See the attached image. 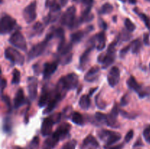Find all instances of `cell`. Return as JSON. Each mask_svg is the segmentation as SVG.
Here are the masks:
<instances>
[{
	"label": "cell",
	"instance_id": "6da1fadb",
	"mask_svg": "<svg viewBox=\"0 0 150 149\" xmlns=\"http://www.w3.org/2000/svg\"><path fill=\"white\" fill-rule=\"evenodd\" d=\"M120 39V36L118 35L115 40L111 42L108 47L106 53H102L100 54L98 57V63L102 64L103 69H107L108 67L111 65L115 61L116 58V46L117 42Z\"/></svg>",
	"mask_w": 150,
	"mask_h": 149
},
{
	"label": "cell",
	"instance_id": "7a4b0ae2",
	"mask_svg": "<svg viewBox=\"0 0 150 149\" xmlns=\"http://www.w3.org/2000/svg\"><path fill=\"white\" fill-rule=\"evenodd\" d=\"M54 37V33H53V31L51 30L49 33L47 34V35L45 36V38L44 39L43 41H42V42H40V43L37 44V45H34V46L31 48L30 51H29V53H28V61H32V59L40 56L41 54L43 53L45 48L48 46V42H49V41L51 40Z\"/></svg>",
	"mask_w": 150,
	"mask_h": 149
},
{
	"label": "cell",
	"instance_id": "3957f363",
	"mask_svg": "<svg viewBox=\"0 0 150 149\" xmlns=\"http://www.w3.org/2000/svg\"><path fill=\"white\" fill-rule=\"evenodd\" d=\"M76 9L74 6L68 7L61 17V22L63 26H67L68 29H73L80 25L79 19L76 18Z\"/></svg>",
	"mask_w": 150,
	"mask_h": 149
},
{
	"label": "cell",
	"instance_id": "277c9868",
	"mask_svg": "<svg viewBox=\"0 0 150 149\" xmlns=\"http://www.w3.org/2000/svg\"><path fill=\"white\" fill-rule=\"evenodd\" d=\"M4 57L13 64L22 66L24 63V56L15 48L8 47L4 51Z\"/></svg>",
	"mask_w": 150,
	"mask_h": 149
},
{
	"label": "cell",
	"instance_id": "5b68a950",
	"mask_svg": "<svg viewBox=\"0 0 150 149\" xmlns=\"http://www.w3.org/2000/svg\"><path fill=\"white\" fill-rule=\"evenodd\" d=\"M98 137L102 140H105L106 146H110L117 143L121 139L122 135L116 131L107 129H102L98 131Z\"/></svg>",
	"mask_w": 150,
	"mask_h": 149
},
{
	"label": "cell",
	"instance_id": "8992f818",
	"mask_svg": "<svg viewBox=\"0 0 150 149\" xmlns=\"http://www.w3.org/2000/svg\"><path fill=\"white\" fill-rule=\"evenodd\" d=\"M16 26V19L7 14H3L1 18L0 32L1 34H9L14 29Z\"/></svg>",
	"mask_w": 150,
	"mask_h": 149
},
{
	"label": "cell",
	"instance_id": "52a82bcc",
	"mask_svg": "<svg viewBox=\"0 0 150 149\" xmlns=\"http://www.w3.org/2000/svg\"><path fill=\"white\" fill-rule=\"evenodd\" d=\"M9 42L16 48L21 50L23 51H27L26 39L20 31L17 30L9 38Z\"/></svg>",
	"mask_w": 150,
	"mask_h": 149
},
{
	"label": "cell",
	"instance_id": "ba28073f",
	"mask_svg": "<svg viewBox=\"0 0 150 149\" xmlns=\"http://www.w3.org/2000/svg\"><path fill=\"white\" fill-rule=\"evenodd\" d=\"M23 16L27 23H31L35 20L37 18V1L35 0L25 7L23 11Z\"/></svg>",
	"mask_w": 150,
	"mask_h": 149
},
{
	"label": "cell",
	"instance_id": "9c48e42d",
	"mask_svg": "<svg viewBox=\"0 0 150 149\" xmlns=\"http://www.w3.org/2000/svg\"><path fill=\"white\" fill-rule=\"evenodd\" d=\"M89 46L96 47L98 51H101L105 48V44H106V40H105V34L104 32H99L95 36L92 37L89 39Z\"/></svg>",
	"mask_w": 150,
	"mask_h": 149
},
{
	"label": "cell",
	"instance_id": "30bf717a",
	"mask_svg": "<svg viewBox=\"0 0 150 149\" xmlns=\"http://www.w3.org/2000/svg\"><path fill=\"white\" fill-rule=\"evenodd\" d=\"M70 129H71V126H70V124L67 122H63L59 126L57 130L51 135L54 138L57 139L58 141H59V140H63V139L67 137V135L70 132Z\"/></svg>",
	"mask_w": 150,
	"mask_h": 149
},
{
	"label": "cell",
	"instance_id": "8fae6325",
	"mask_svg": "<svg viewBox=\"0 0 150 149\" xmlns=\"http://www.w3.org/2000/svg\"><path fill=\"white\" fill-rule=\"evenodd\" d=\"M120 80V70L117 67H113L110 70L107 76L108 83L111 87L114 88L119 83Z\"/></svg>",
	"mask_w": 150,
	"mask_h": 149
},
{
	"label": "cell",
	"instance_id": "7c38bea8",
	"mask_svg": "<svg viewBox=\"0 0 150 149\" xmlns=\"http://www.w3.org/2000/svg\"><path fill=\"white\" fill-rule=\"evenodd\" d=\"M38 81L35 77H29L28 78V92H29V99L35 100L38 96Z\"/></svg>",
	"mask_w": 150,
	"mask_h": 149
},
{
	"label": "cell",
	"instance_id": "4fadbf2b",
	"mask_svg": "<svg viewBox=\"0 0 150 149\" xmlns=\"http://www.w3.org/2000/svg\"><path fill=\"white\" fill-rule=\"evenodd\" d=\"M52 92L50 90L49 87L48 86H44L42 88V94H41L40 97L39 102H38V106L40 108H43L45 105H48L49 101L51 100V97H52Z\"/></svg>",
	"mask_w": 150,
	"mask_h": 149
},
{
	"label": "cell",
	"instance_id": "5bb4252c",
	"mask_svg": "<svg viewBox=\"0 0 150 149\" xmlns=\"http://www.w3.org/2000/svg\"><path fill=\"white\" fill-rule=\"evenodd\" d=\"M55 124L53 120L52 117L50 115L49 117L44 118L43 121L41 126V133L42 136H49L52 133L53 125Z\"/></svg>",
	"mask_w": 150,
	"mask_h": 149
},
{
	"label": "cell",
	"instance_id": "9a60e30c",
	"mask_svg": "<svg viewBox=\"0 0 150 149\" xmlns=\"http://www.w3.org/2000/svg\"><path fill=\"white\" fill-rule=\"evenodd\" d=\"M59 64L58 61H53V62H46L44 64L43 71H42V74L45 79L51 77L57 70L58 64Z\"/></svg>",
	"mask_w": 150,
	"mask_h": 149
},
{
	"label": "cell",
	"instance_id": "2e32d148",
	"mask_svg": "<svg viewBox=\"0 0 150 149\" xmlns=\"http://www.w3.org/2000/svg\"><path fill=\"white\" fill-rule=\"evenodd\" d=\"M64 82L68 87L69 90L70 89H75L78 87L79 85V77L75 73H70L65 76H63Z\"/></svg>",
	"mask_w": 150,
	"mask_h": 149
},
{
	"label": "cell",
	"instance_id": "e0dca14e",
	"mask_svg": "<svg viewBox=\"0 0 150 149\" xmlns=\"http://www.w3.org/2000/svg\"><path fill=\"white\" fill-rule=\"evenodd\" d=\"M100 67L98 66H95L92 67L89 70V71L86 73L84 75V80L85 81L89 82H95L98 80L100 77Z\"/></svg>",
	"mask_w": 150,
	"mask_h": 149
},
{
	"label": "cell",
	"instance_id": "ac0fdd59",
	"mask_svg": "<svg viewBox=\"0 0 150 149\" xmlns=\"http://www.w3.org/2000/svg\"><path fill=\"white\" fill-rule=\"evenodd\" d=\"M127 85L128 86L129 89H130L131 90L135 91L136 93L139 95L142 93V91H143V88L142 87L140 84L137 82L136 79L135 78V77H133V75H130V77L127 79Z\"/></svg>",
	"mask_w": 150,
	"mask_h": 149
},
{
	"label": "cell",
	"instance_id": "d6986e66",
	"mask_svg": "<svg viewBox=\"0 0 150 149\" xmlns=\"http://www.w3.org/2000/svg\"><path fill=\"white\" fill-rule=\"evenodd\" d=\"M25 103V96L23 93V91L22 89H19L16 92V94L13 99V105L14 108L18 109Z\"/></svg>",
	"mask_w": 150,
	"mask_h": 149
},
{
	"label": "cell",
	"instance_id": "ffe728a7",
	"mask_svg": "<svg viewBox=\"0 0 150 149\" xmlns=\"http://www.w3.org/2000/svg\"><path fill=\"white\" fill-rule=\"evenodd\" d=\"M95 48L93 46H89L87 48H86V51L81 54L80 57V59H79V66H80L81 69H83L86 66V63L88 62L89 59V56H90L91 52H92V49Z\"/></svg>",
	"mask_w": 150,
	"mask_h": 149
},
{
	"label": "cell",
	"instance_id": "44dd1931",
	"mask_svg": "<svg viewBox=\"0 0 150 149\" xmlns=\"http://www.w3.org/2000/svg\"><path fill=\"white\" fill-rule=\"evenodd\" d=\"M91 9L92 7H86L84 10L81 13V15L79 18V23H86V22H90L93 20L94 16L91 13Z\"/></svg>",
	"mask_w": 150,
	"mask_h": 149
},
{
	"label": "cell",
	"instance_id": "7402d4cb",
	"mask_svg": "<svg viewBox=\"0 0 150 149\" xmlns=\"http://www.w3.org/2000/svg\"><path fill=\"white\" fill-rule=\"evenodd\" d=\"M89 146H92L94 148H98L99 147V143H98V140L95 139V137L92 135V134H89L86 138L83 140V143L81 145V148H85Z\"/></svg>",
	"mask_w": 150,
	"mask_h": 149
},
{
	"label": "cell",
	"instance_id": "603a6c76",
	"mask_svg": "<svg viewBox=\"0 0 150 149\" xmlns=\"http://www.w3.org/2000/svg\"><path fill=\"white\" fill-rule=\"evenodd\" d=\"M86 34H88V32H86V29L85 30H79L74 32L70 36V42H72L73 44L79 43L84 37Z\"/></svg>",
	"mask_w": 150,
	"mask_h": 149
},
{
	"label": "cell",
	"instance_id": "cb8c5ba5",
	"mask_svg": "<svg viewBox=\"0 0 150 149\" xmlns=\"http://www.w3.org/2000/svg\"><path fill=\"white\" fill-rule=\"evenodd\" d=\"M69 118L71 120L72 122H73V124H76V125L78 126L84 125V120H83V115H82L80 112H76V111L73 112Z\"/></svg>",
	"mask_w": 150,
	"mask_h": 149
},
{
	"label": "cell",
	"instance_id": "d4e9b609",
	"mask_svg": "<svg viewBox=\"0 0 150 149\" xmlns=\"http://www.w3.org/2000/svg\"><path fill=\"white\" fill-rule=\"evenodd\" d=\"M79 105L81 109L86 110L89 109L91 106V100H90V96L87 94H83L81 96L80 99H79Z\"/></svg>",
	"mask_w": 150,
	"mask_h": 149
},
{
	"label": "cell",
	"instance_id": "484cf974",
	"mask_svg": "<svg viewBox=\"0 0 150 149\" xmlns=\"http://www.w3.org/2000/svg\"><path fill=\"white\" fill-rule=\"evenodd\" d=\"M59 99L55 96V95H53V96L51 97V100L49 101V102L48 103L47 105L46 108L45 109V110L43 111V114H47V113H49V112H52L53 110H54V108L57 107V103L59 102Z\"/></svg>",
	"mask_w": 150,
	"mask_h": 149
},
{
	"label": "cell",
	"instance_id": "4316f807",
	"mask_svg": "<svg viewBox=\"0 0 150 149\" xmlns=\"http://www.w3.org/2000/svg\"><path fill=\"white\" fill-rule=\"evenodd\" d=\"M45 25L42 24L40 22H37L32 28V32L30 34V37L35 36L37 34H41L44 30Z\"/></svg>",
	"mask_w": 150,
	"mask_h": 149
},
{
	"label": "cell",
	"instance_id": "83f0119b",
	"mask_svg": "<svg viewBox=\"0 0 150 149\" xmlns=\"http://www.w3.org/2000/svg\"><path fill=\"white\" fill-rule=\"evenodd\" d=\"M13 128V124H12L11 118L9 116H5L3 119L2 124V129L3 131L6 134H10L12 131Z\"/></svg>",
	"mask_w": 150,
	"mask_h": 149
},
{
	"label": "cell",
	"instance_id": "f1b7e54d",
	"mask_svg": "<svg viewBox=\"0 0 150 149\" xmlns=\"http://www.w3.org/2000/svg\"><path fill=\"white\" fill-rule=\"evenodd\" d=\"M58 140L54 138L52 135L48 137L47 140H45L42 146V149H52L56 146V145L58 143Z\"/></svg>",
	"mask_w": 150,
	"mask_h": 149
},
{
	"label": "cell",
	"instance_id": "f546056e",
	"mask_svg": "<svg viewBox=\"0 0 150 149\" xmlns=\"http://www.w3.org/2000/svg\"><path fill=\"white\" fill-rule=\"evenodd\" d=\"M133 11H134V13H136V14L139 16V18H140L143 20V22L144 23L145 26H146V28H147L148 29H150V18H149L148 17L146 14H144V13L139 12V10H138V8H134L133 9Z\"/></svg>",
	"mask_w": 150,
	"mask_h": 149
},
{
	"label": "cell",
	"instance_id": "4dcf8cb0",
	"mask_svg": "<svg viewBox=\"0 0 150 149\" xmlns=\"http://www.w3.org/2000/svg\"><path fill=\"white\" fill-rule=\"evenodd\" d=\"M130 45H131V51L133 53H138L142 47V43L141 42L140 39H137L132 41L130 42Z\"/></svg>",
	"mask_w": 150,
	"mask_h": 149
},
{
	"label": "cell",
	"instance_id": "1f68e13d",
	"mask_svg": "<svg viewBox=\"0 0 150 149\" xmlns=\"http://www.w3.org/2000/svg\"><path fill=\"white\" fill-rule=\"evenodd\" d=\"M113 10H114V7H113L112 4H111L110 3H105L103 5H102V7L99 10V14H109V13H111L113 11Z\"/></svg>",
	"mask_w": 150,
	"mask_h": 149
},
{
	"label": "cell",
	"instance_id": "d6a6232c",
	"mask_svg": "<svg viewBox=\"0 0 150 149\" xmlns=\"http://www.w3.org/2000/svg\"><path fill=\"white\" fill-rule=\"evenodd\" d=\"M52 31L53 33H54V36L55 37L59 38V42L65 40V38H64V31L62 28L59 27L55 29H52Z\"/></svg>",
	"mask_w": 150,
	"mask_h": 149
},
{
	"label": "cell",
	"instance_id": "836d02e7",
	"mask_svg": "<svg viewBox=\"0 0 150 149\" xmlns=\"http://www.w3.org/2000/svg\"><path fill=\"white\" fill-rule=\"evenodd\" d=\"M95 118L100 124H106L107 115L100 112H97L95 115Z\"/></svg>",
	"mask_w": 150,
	"mask_h": 149
},
{
	"label": "cell",
	"instance_id": "e575fe53",
	"mask_svg": "<svg viewBox=\"0 0 150 149\" xmlns=\"http://www.w3.org/2000/svg\"><path fill=\"white\" fill-rule=\"evenodd\" d=\"M21 80V72L18 69H14L13 71V77H12L11 83L13 85L19 84Z\"/></svg>",
	"mask_w": 150,
	"mask_h": 149
},
{
	"label": "cell",
	"instance_id": "d590c367",
	"mask_svg": "<svg viewBox=\"0 0 150 149\" xmlns=\"http://www.w3.org/2000/svg\"><path fill=\"white\" fill-rule=\"evenodd\" d=\"M95 103H96L97 107L100 110L105 109L107 107L106 102L101 98L100 93H98V94L95 96Z\"/></svg>",
	"mask_w": 150,
	"mask_h": 149
},
{
	"label": "cell",
	"instance_id": "8d00e7d4",
	"mask_svg": "<svg viewBox=\"0 0 150 149\" xmlns=\"http://www.w3.org/2000/svg\"><path fill=\"white\" fill-rule=\"evenodd\" d=\"M40 145V138L39 137L36 136L32 140V141L29 143L28 149H38Z\"/></svg>",
	"mask_w": 150,
	"mask_h": 149
},
{
	"label": "cell",
	"instance_id": "74e56055",
	"mask_svg": "<svg viewBox=\"0 0 150 149\" xmlns=\"http://www.w3.org/2000/svg\"><path fill=\"white\" fill-rule=\"evenodd\" d=\"M125 26L126 29L129 31L130 32H133L136 30V25L131 21V20L129 18H125Z\"/></svg>",
	"mask_w": 150,
	"mask_h": 149
},
{
	"label": "cell",
	"instance_id": "f35d334b",
	"mask_svg": "<svg viewBox=\"0 0 150 149\" xmlns=\"http://www.w3.org/2000/svg\"><path fill=\"white\" fill-rule=\"evenodd\" d=\"M120 39L122 41H128L130 40V38L132 37V34H130V32L129 31H127V29H123L122 32L121 34H120Z\"/></svg>",
	"mask_w": 150,
	"mask_h": 149
},
{
	"label": "cell",
	"instance_id": "ab89813d",
	"mask_svg": "<svg viewBox=\"0 0 150 149\" xmlns=\"http://www.w3.org/2000/svg\"><path fill=\"white\" fill-rule=\"evenodd\" d=\"M120 113L124 118H127V119H135L136 117H138V114L135 113V112H128L127 111L122 110H120Z\"/></svg>",
	"mask_w": 150,
	"mask_h": 149
},
{
	"label": "cell",
	"instance_id": "60d3db41",
	"mask_svg": "<svg viewBox=\"0 0 150 149\" xmlns=\"http://www.w3.org/2000/svg\"><path fill=\"white\" fill-rule=\"evenodd\" d=\"M1 100L4 102V104L7 106V110H8V112H11L12 110V105H11V102H10V99L7 95H1Z\"/></svg>",
	"mask_w": 150,
	"mask_h": 149
},
{
	"label": "cell",
	"instance_id": "b9f144b4",
	"mask_svg": "<svg viewBox=\"0 0 150 149\" xmlns=\"http://www.w3.org/2000/svg\"><path fill=\"white\" fill-rule=\"evenodd\" d=\"M76 144H77V141H76V140H70V141L67 142V143L62 146V149H76Z\"/></svg>",
	"mask_w": 150,
	"mask_h": 149
},
{
	"label": "cell",
	"instance_id": "7bdbcfd3",
	"mask_svg": "<svg viewBox=\"0 0 150 149\" xmlns=\"http://www.w3.org/2000/svg\"><path fill=\"white\" fill-rule=\"evenodd\" d=\"M130 50H131V45H130V43L128 45L124 47V48H122V49L120 50V58H124V57L126 56V54L129 52V51H130Z\"/></svg>",
	"mask_w": 150,
	"mask_h": 149
},
{
	"label": "cell",
	"instance_id": "ee69618b",
	"mask_svg": "<svg viewBox=\"0 0 150 149\" xmlns=\"http://www.w3.org/2000/svg\"><path fill=\"white\" fill-rule=\"evenodd\" d=\"M129 101H130V96H129L128 93H125V95H123V96L121 99V102H120V105L122 107L126 106V105H128Z\"/></svg>",
	"mask_w": 150,
	"mask_h": 149
},
{
	"label": "cell",
	"instance_id": "f6af8a7d",
	"mask_svg": "<svg viewBox=\"0 0 150 149\" xmlns=\"http://www.w3.org/2000/svg\"><path fill=\"white\" fill-rule=\"evenodd\" d=\"M143 135L145 140L150 144V125L148 126L147 127H146L145 129L144 130Z\"/></svg>",
	"mask_w": 150,
	"mask_h": 149
},
{
	"label": "cell",
	"instance_id": "bcb514c9",
	"mask_svg": "<svg viewBox=\"0 0 150 149\" xmlns=\"http://www.w3.org/2000/svg\"><path fill=\"white\" fill-rule=\"evenodd\" d=\"M133 135H134V132H133V130L130 129V131H129L126 134L125 137V141L126 143H129V142H130V140L133 139Z\"/></svg>",
	"mask_w": 150,
	"mask_h": 149
},
{
	"label": "cell",
	"instance_id": "7dc6e473",
	"mask_svg": "<svg viewBox=\"0 0 150 149\" xmlns=\"http://www.w3.org/2000/svg\"><path fill=\"white\" fill-rule=\"evenodd\" d=\"M81 2L86 6V7H92L93 5L94 0H81Z\"/></svg>",
	"mask_w": 150,
	"mask_h": 149
},
{
	"label": "cell",
	"instance_id": "c3c4849f",
	"mask_svg": "<svg viewBox=\"0 0 150 149\" xmlns=\"http://www.w3.org/2000/svg\"><path fill=\"white\" fill-rule=\"evenodd\" d=\"M144 43L146 45H147V46H149L150 45V42H149V33H145L144 34Z\"/></svg>",
	"mask_w": 150,
	"mask_h": 149
},
{
	"label": "cell",
	"instance_id": "681fc988",
	"mask_svg": "<svg viewBox=\"0 0 150 149\" xmlns=\"http://www.w3.org/2000/svg\"><path fill=\"white\" fill-rule=\"evenodd\" d=\"M99 26H100V27L102 28L103 30H106L107 27H108V25H107V23H105V22L104 21L102 18L99 19Z\"/></svg>",
	"mask_w": 150,
	"mask_h": 149
},
{
	"label": "cell",
	"instance_id": "f907efd6",
	"mask_svg": "<svg viewBox=\"0 0 150 149\" xmlns=\"http://www.w3.org/2000/svg\"><path fill=\"white\" fill-rule=\"evenodd\" d=\"M6 86H7V80H5L4 78H1V95L3 94V92H4V89L6 88Z\"/></svg>",
	"mask_w": 150,
	"mask_h": 149
},
{
	"label": "cell",
	"instance_id": "816d5d0a",
	"mask_svg": "<svg viewBox=\"0 0 150 149\" xmlns=\"http://www.w3.org/2000/svg\"><path fill=\"white\" fill-rule=\"evenodd\" d=\"M143 145V143L142 141V139L139 138L137 140V141L134 143L133 145V148H136V147H139V146H142Z\"/></svg>",
	"mask_w": 150,
	"mask_h": 149
},
{
	"label": "cell",
	"instance_id": "f5cc1de1",
	"mask_svg": "<svg viewBox=\"0 0 150 149\" xmlns=\"http://www.w3.org/2000/svg\"><path fill=\"white\" fill-rule=\"evenodd\" d=\"M38 67H39V64H35V65H33V68H34V72H35V73H36V74H38Z\"/></svg>",
	"mask_w": 150,
	"mask_h": 149
},
{
	"label": "cell",
	"instance_id": "db71d44e",
	"mask_svg": "<svg viewBox=\"0 0 150 149\" xmlns=\"http://www.w3.org/2000/svg\"><path fill=\"white\" fill-rule=\"evenodd\" d=\"M123 147V144H120V145H118L117 146H114V147H112L110 149H122Z\"/></svg>",
	"mask_w": 150,
	"mask_h": 149
},
{
	"label": "cell",
	"instance_id": "11a10c76",
	"mask_svg": "<svg viewBox=\"0 0 150 149\" xmlns=\"http://www.w3.org/2000/svg\"><path fill=\"white\" fill-rule=\"evenodd\" d=\"M98 87H96V88H95V89H90V91H89V96H92V94H93V93H95V91H97L98 90Z\"/></svg>",
	"mask_w": 150,
	"mask_h": 149
},
{
	"label": "cell",
	"instance_id": "9f6ffc18",
	"mask_svg": "<svg viewBox=\"0 0 150 149\" xmlns=\"http://www.w3.org/2000/svg\"><path fill=\"white\" fill-rule=\"evenodd\" d=\"M68 0H60V3H61L62 6H64L67 4Z\"/></svg>",
	"mask_w": 150,
	"mask_h": 149
},
{
	"label": "cell",
	"instance_id": "6f0895ef",
	"mask_svg": "<svg viewBox=\"0 0 150 149\" xmlns=\"http://www.w3.org/2000/svg\"><path fill=\"white\" fill-rule=\"evenodd\" d=\"M128 1L131 4H136L137 3V0H128Z\"/></svg>",
	"mask_w": 150,
	"mask_h": 149
},
{
	"label": "cell",
	"instance_id": "680465c9",
	"mask_svg": "<svg viewBox=\"0 0 150 149\" xmlns=\"http://www.w3.org/2000/svg\"><path fill=\"white\" fill-rule=\"evenodd\" d=\"M14 149H23V148H21L20 147H16Z\"/></svg>",
	"mask_w": 150,
	"mask_h": 149
},
{
	"label": "cell",
	"instance_id": "91938a15",
	"mask_svg": "<svg viewBox=\"0 0 150 149\" xmlns=\"http://www.w3.org/2000/svg\"><path fill=\"white\" fill-rule=\"evenodd\" d=\"M121 1H122V2H125V0H120Z\"/></svg>",
	"mask_w": 150,
	"mask_h": 149
},
{
	"label": "cell",
	"instance_id": "94428289",
	"mask_svg": "<svg viewBox=\"0 0 150 149\" xmlns=\"http://www.w3.org/2000/svg\"><path fill=\"white\" fill-rule=\"evenodd\" d=\"M114 21H116V17L114 18Z\"/></svg>",
	"mask_w": 150,
	"mask_h": 149
},
{
	"label": "cell",
	"instance_id": "6125c7cd",
	"mask_svg": "<svg viewBox=\"0 0 150 149\" xmlns=\"http://www.w3.org/2000/svg\"><path fill=\"white\" fill-rule=\"evenodd\" d=\"M149 67H150V64H149Z\"/></svg>",
	"mask_w": 150,
	"mask_h": 149
}]
</instances>
